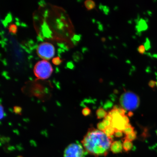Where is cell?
Listing matches in <instances>:
<instances>
[{
	"mask_svg": "<svg viewBox=\"0 0 157 157\" xmlns=\"http://www.w3.org/2000/svg\"><path fill=\"white\" fill-rule=\"evenodd\" d=\"M137 138V132L136 131H134L132 133H129L128 135H125V136L124 138L125 139L128 140L132 142V141L134 140Z\"/></svg>",
	"mask_w": 157,
	"mask_h": 157,
	"instance_id": "4fadbf2b",
	"label": "cell"
},
{
	"mask_svg": "<svg viewBox=\"0 0 157 157\" xmlns=\"http://www.w3.org/2000/svg\"><path fill=\"white\" fill-rule=\"evenodd\" d=\"M156 134H157V131H156Z\"/></svg>",
	"mask_w": 157,
	"mask_h": 157,
	"instance_id": "836d02e7",
	"label": "cell"
},
{
	"mask_svg": "<svg viewBox=\"0 0 157 157\" xmlns=\"http://www.w3.org/2000/svg\"><path fill=\"white\" fill-rule=\"evenodd\" d=\"M91 113V110L90 109V108L88 107L84 108L83 109H82V113L84 116H88L90 115Z\"/></svg>",
	"mask_w": 157,
	"mask_h": 157,
	"instance_id": "e0dca14e",
	"label": "cell"
},
{
	"mask_svg": "<svg viewBox=\"0 0 157 157\" xmlns=\"http://www.w3.org/2000/svg\"><path fill=\"white\" fill-rule=\"evenodd\" d=\"M86 151L78 143H72L65 149L64 157H84Z\"/></svg>",
	"mask_w": 157,
	"mask_h": 157,
	"instance_id": "277c9868",
	"label": "cell"
},
{
	"mask_svg": "<svg viewBox=\"0 0 157 157\" xmlns=\"http://www.w3.org/2000/svg\"><path fill=\"white\" fill-rule=\"evenodd\" d=\"M97 127L98 130L102 131V132H104L107 128V127L104 124L103 121L98 123L97 125Z\"/></svg>",
	"mask_w": 157,
	"mask_h": 157,
	"instance_id": "ac0fdd59",
	"label": "cell"
},
{
	"mask_svg": "<svg viewBox=\"0 0 157 157\" xmlns=\"http://www.w3.org/2000/svg\"><path fill=\"white\" fill-rule=\"evenodd\" d=\"M62 61L60 59V58L59 57H56L53 59L52 60V63L56 65H59L61 63Z\"/></svg>",
	"mask_w": 157,
	"mask_h": 157,
	"instance_id": "44dd1931",
	"label": "cell"
},
{
	"mask_svg": "<svg viewBox=\"0 0 157 157\" xmlns=\"http://www.w3.org/2000/svg\"><path fill=\"white\" fill-rule=\"evenodd\" d=\"M155 82L153 80H151L150 82H149V86L151 87H154L155 86Z\"/></svg>",
	"mask_w": 157,
	"mask_h": 157,
	"instance_id": "83f0119b",
	"label": "cell"
},
{
	"mask_svg": "<svg viewBox=\"0 0 157 157\" xmlns=\"http://www.w3.org/2000/svg\"><path fill=\"white\" fill-rule=\"evenodd\" d=\"M113 119V117L111 115H109V113L106 116L105 118V119L111 121H112Z\"/></svg>",
	"mask_w": 157,
	"mask_h": 157,
	"instance_id": "4316f807",
	"label": "cell"
},
{
	"mask_svg": "<svg viewBox=\"0 0 157 157\" xmlns=\"http://www.w3.org/2000/svg\"><path fill=\"white\" fill-rule=\"evenodd\" d=\"M101 40L102 42H105L106 40V39L105 38H102L101 39Z\"/></svg>",
	"mask_w": 157,
	"mask_h": 157,
	"instance_id": "d6a6232c",
	"label": "cell"
},
{
	"mask_svg": "<svg viewBox=\"0 0 157 157\" xmlns=\"http://www.w3.org/2000/svg\"><path fill=\"white\" fill-rule=\"evenodd\" d=\"M84 5L88 10L94 9L96 6L95 3L91 0H87L84 2Z\"/></svg>",
	"mask_w": 157,
	"mask_h": 157,
	"instance_id": "7c38bea8",
	"label": "cell"
},
{
	"mask_svg": "<svg viewBox=\"0 0 157 157\" xmlns=\"http://www.w3.org/2000/svg\"><path fill=\"white\" fill-rule=\"evenodd\" d=\"M133 115V113L131 111H129L128 113V115L129 117H131Z\"/></svg>",
	"mask_w": 157,
	"mask_h": 157,
	"instance_id": "1f68e13d",
	"label": "cell"
},
{
	"mask_svg": "<svg viewBox=\"0 0 157 157\" xmlns=\"http://www.w3.org/2000/svg\"><path fill=\"white\" fill-rule=\"evenodd\" d=\"M9 31L10 32L13 34H16L17 32V27L14 24H11L9 26Z\"/></svg>",
	"mask_w": 157,
	"mask_h": 157,
	"instance_id": "9a60e30c",
	"label": "cell"
},
{
	"mask_svg": "<svg viewBox=\"0 0 157 157\" xmlns=\"http://www.w3.org/2000/svg\"><path fill=\"white\" fill-rule=\"evenodd\" d=\"M123 143L121 141H115L112 143L110 150L113 154H117L122 152Z\"/></svg>",
	"mask_w": 157,
	"mask_h": 157,
	"instance_id": "52a82bcc",
	"label": "cell"
},
{
	"mask_svg": "<svg viewBox=\"0 0 157 157\" xmlns=\"http://www.w3.org/2000/svg\"><path fill=\"white\" fill-rule=\"evenodd\" d=\"M108 113L103 108H99L96 111V115L98 119L105 118L107 115Z\"/></svg>",
	"mask_w": 157,
	"mask_h": 157,
	"instance_id": "30bf717a",
	"label": "cell"
},
{
	"mask_svg": "<svg viewBox=\"0 0 157 157\" xmlns=\"http://www.w3.org/2000/svg\"><path fill=\"white\" fill-rule=\"evenodd\" d=\"M75 39V40L78 41L79 40L80 37L79 36H78V35H76L74 37Z\"/></svg>",
	"mask_w": 157,
	"mask_h": 157,
	"instance_id": "4dcf8cb0",
	"label": "cell"
},
{
	"mask_svg": "<svg viewBox=\"0 0 157 157\" xmlns=\"http://www.w3.org/2000/svg\"><path fill=\"white\" fill-rule=\"evenodd\" d=\"M134 131V128L132 126L125 127V128L123 131V133H124L125 135H128Z\"/></svg>",
	"mask_w": 157,
	"mask_h": 157,
	"instance_id": "2e32d148",
	"label": "cell"
},
{
	"mask_svg": "<svg viewBox=\"0 0 157 157\" xmlns=\"http://www.w3.org/2000/svg\"><path fill=\"white\" fill-rule=\"evenodd\" d=\"M37 52L40 58L45 60H49L54 56L55 48L50 43L44 42L39 45Z\"/></svg>",
	"mask_w": 157,
	"mask_h": 157,
	"instance_id": "5b68a950",
	"label": "cell"
},
{
	"mask_svg": "<svg viewBox=\"0 0 157 157\" xmlns=\"http://www.w3.org/2000/svg\"><path fill=\"white\" fill-rule=\"evenodd\" d=\"M136 24V29L137 33H140L142 31L146 30L148 27L146 21L142 19L137 21Z\"/></svg>",
	"mask_w": 157,
	"mask_h": 157,
	"instance_id": "ba28073f",
	"label": "cell"
},
{
	"mask_svg": "<svg viewBox=\"0 0 157 157\" xmlns=\"http://www.w3.org/2000/svg\"><path fill=\"white\" fill-rule=\"evenodd\" d=\"M14 111L15 113L19 114L21 113V109L19 107H15L14 108Z\"/></svg>",
	"mask_w": 157,
	"mask_h": 157,
	"instance_id": "d4e9b609",
	"label": "cell"
},
{
	"mask_svg": "<svg viewBox=\"0 0 157 157\" xmlns=\"http://www.w3.org/2000/svg\"><path fill=\"white\" fill-rule=\"evenodd\" d=\"M113 109H117L119 114L122 116L125 115V114L126 113V110L121 106H120L117 105H115L114 106Z\"/></svg>",
	"mask_w": 157,
	"mask_h": 157,
	"instance_id": "5bb4252c",
	"label": "cell"
},
{
	"mask_svg": "<svg viewBox=\"0 0 157 157\" xmlns=\"http://www.w3.org/2000/svg\"><path fill=\"white\" fill-rule=\"evenodd\" d=\"M99 9L101 10H102L104 13L105 15H108L109 12V7L107 6H103L101 4L99 6Z\"/></svg>",
	"mask_w": 157,
	"mask_h": 157,
	"instance_id": "ffe728a7",
	"label": "cell"
},
{
	"mask_svg": "<svg viewBox=\"0 0 157 157\" xmlns=\"http://www.w3.org/2000/svg\"><path fill=\"white\" fill-rule=\"evenodd\" d=\"M123 150L125 152L130 151L133 148V145L132 142L123 139Z\"/></svg>",
	"mask_w": 157,
	"mask_h": 157,
	"instance_id": "9c48e42d",
	"label": "cell"
},
{
	"mask_svg": "<svg viewBox=\"0 0 157 157\" xmlns=\"http://www.w3.org/2000/svg\"><path fill=\"white\" fill-rule=\"evenodd\" d=\"M34 73L35 76L40 79H46L50 77L53 69L50 63L46 60L37 62L34 67Z\"/></svg>",
	"mask_w": 157,
	"mask_h": 157,
	"instance_id": "3957f363",
	"label": "cell"
},
{
	"mask_svg": "<svg viewBox=\"0 0 157 157\" xmlns=\"http://www.w3.org/2000/svg\"><path fill=\"white\" fill-rule=\"evenodd\" d=\"M98 24H99V25H98V27H99V29L100 31H103V26L101 24V23H98Z\"/></svg>",
	"mask_w": 157,
	"mask_h": 157,
	"instance_id": "f546056e",
	"label": "cell"
},
{
	"mask_svg": "<svg viewBox=\"0 0 157 157\" xmlns=\"http://www.w3.org/2000/svg\"><path fill=\"white\" fill-rule=\"evenodd\" d=\"M123 131L116 129L114 135L116 137H121L123 136Z\"/></svg>",
	"mask_w": 157,
	"mask_h": 157,
	"instance_id": "7402d4cb",
	"label": "cell"
},
{
	"mask_svg": "<svg viewBox=\"0 0 157 157\" xmlns=\"http://www.w3.org/2000/svg\"><path fill=\"white\" fill-rule=\"evenodd\" d=\"M115 130L116 129L115 128L110 126L107 127L103 132L108 137L113 138V135H114Z\"/></svg>",
	"mask_w": 157,
	"mask_h": 157,
	"instance_id": "8fae6325",
	"label": "cell"
},
{
	"mask_svg": "<svg viewBox=\"0 0 157 157\" xmlns=\"http://www.w3.org/2000/svg\"><path fill=\"white\" fill-rule=\"evenodd\" d=\"M121 106L126 110H135L140 105V99L136 94L130 91H125L119 99Z\"/></svg>",
	"mask_w": 157,
	"mask_h": 157,
	"instance_id": "7a4b0ae2",
	"label": "cell"
},
{
	"mask_svg": "<svg viewBox=\"0 0 157 157\" xmlns=\"http://www.w3.org/2000/svg\"><path fill=\"white\" fill-rule=\"evenodd\" d=\"M124 121L125 124H127L129 123V119L128 117H127V115H124L123 116Z\"/></svg>",
	"mask_w": 157,
	"mask_h": 157,
	"instance_id": "484cf974",
	"label": "cell"
},
{
	"mask_svg": "<svg viewBox=\"0 0 157 157\" xmlns=\"http://www.w3.org/2000/svg\"><path fill=\"white\" fill-rule=\"evenodd\" d=\"M146 49L145 48L144 45L142 44L140 45L137 48V51L139 53L143 55L146 52Z\"/></svg>",
	"mask_w": 157,
	"mask_h": 157,
	"instance_id": "d6986e66",
	"label": "cell"
},
{
	"mask_svg": "<svg viewBox=\"0 0 157 157\" xmlns=\"http://www.w3.org/2000/svg\"><path fill=\"white\" fill-rule=\"evenodd\" d=\"M113 138L102 131L90 128L84 136L82 144L86 151L96 157L106 156L110 149Z\"/></svg>",
	"mask_w": 157,
	"mask_h": 157,
	"instance_id": "6da1fadb",
	"label": "cell"
},
{
	"mask_svg": "<svg viewBox=\"0 0 157 157\" xmlns=\"http://www.w3.org/2000/svg\"><path fill=\"white\" fill-rule=\"evenodd\" d=\"M144 45L146 50H148L151 48L150 40H149L148 38L146 39V41L145 42Z\"/></svg>",
	"mask_w": 157,
	"mask_h": 157,
	"instance_id": "603a6c76",
	"label": "cell"
},
{
	"mask_svg": "<svg viewBox=\"0 0 157 157\" xmlns=\"http://www.w3.org/2000/svg\"><path fill=\"white\" fill-rule=\"evenodd\" d=\"M103 122L104 124H105V126L107 128L111 126V121L107 120L105 119L103 121Z\"/></svg>",
	"mask_w": 157,
	"mask_h": 157,
	"instance_id": "cb8c5ba5",
	"label": "cell"
},
{
	"mask_svg": "<svg viewBox=\"0 0 157 157\" xmlns=\"http://www.w3.org/2000/svg\"><path fill=\"white\" fill-rule=\"evenodd\" d=\"M111 126L117 130L123 131L125 128V124L122 116L117 114L113 117Z\"/></svg>",
	"mask_w": 157,
	"mask_h": 157,
	"instance_id": "8992f818",
	"label": "cell"
},
{
	"mask_svg": "<svg viewBox=\"0 0 157 157\" xmlns=\"http://www.w3.org/2000/svg\"><path fill=\"white\" fill-rule=\"evenodd\" d=\"M1 119H2V118L3 117V115H4V110H3V108L2 107V105H1Z\"/></svg>",
	"mask_w": 157,
	"mask_h": 157,
	"instance_id": "f1b7e54d",
	"label": "cell"
}]
</instances>
